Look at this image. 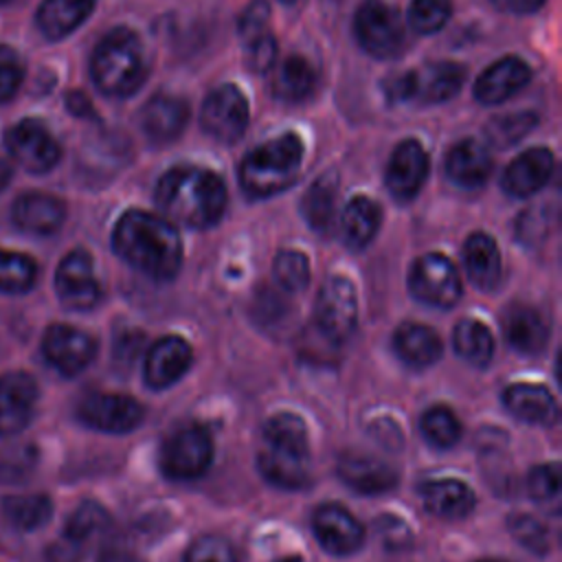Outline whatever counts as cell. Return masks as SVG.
<instances>
[{
	"instance_id": "obj_1",
	"label": "cell",
	"mask_w": 562,
	"mask_h": 562,
	"mask_svg": "<svg viewBox=\"0 0 562 562\" xmlns=\"http://www.w3.org/2000/svg\"><path fill=\"white\" fill-rule=\"evenodd\" d=\"M112 246L132 268L154 279H171L180 270V235L176 226L160 215L140 209L125 211L112 231Z\"/></svg>"
},
{
	"instance_id": "obj_2",
	"label": "cell",
	"mask_w": 562,
	"mask_h": 562,
	"mask_svg": "<svg viewBox=\"0 0 562 562\" xmlns=\"http://www.w3.org/2000/svg\"><path fill=\"white\" fill-rule=\"evenodd\" d=\"M160 211L189 228L213 226L226 209V187L222 178L202 167H173L156 184Z\"/></svg>"
},
{
	"instance_id": "obj_3",
	"label": "cell",
	"mask_w": 562,
	"mask_h": 562,
	"mask_svg": "<svg viewBox=\"0 0 562 562\" xmlns=\"http://www.w3.org/2000/svg\"><path fill=\"white\" fill-rule=\"evenodd\" d=\"M261 439L257 463L263 479L285 490L305 487L310 481V441L303 419L279 413L266 422Z\"/></svg>"
},
{
	"instance_id": "obj_4",
	"label": "cell",
	"mask_w": 562,
	"mask_h": 562,
	"mask_svg": "<svg viewBox=\"0 0 562 562\" xmlns=\"http://www.w3.org/2000/svg\"><path fill=\"white\" fill-rule=\"evenodd\" d=\"M94 86L108 97L134 94L147 77V55L138 35L130 29H112L94 46L90 59Z\"/></svg>"
},
{
	"instance_id": "obj_5",
	"label": "cell",
	"mask_w": 562,
	"mask_h": 562,
	"mask_svg": "<svg viewBox=\"0 0 562 562\" xmlns=\"http://www.w3.org/2000/svg\"><path fill=\"white\" fill-rule=\"evenodd\" d=\"M303 162V143L288 132L250 149L239 167L241 189L250 198H268L288 189Z\"/></svg>"
},
{
	"instance_id": "obj_6",
	"label": "cell",
	"mask_w": 562,
	"mask_h": 562,
	"mask_svg": "<svg viewBox=\"0 0 562 562\" xmlns=\"http://www.w3.org/2000/svg\"><path fill=\"white\" fill-rule=\"evenodd\" d=\"M465 79L463 66L454 61H432L389 83V94L400 101L441 103L454 97Z\"/></svg>"
},
{
	"instance_id": "obj_7",
	"label": "cell",
	"mask_w": 562,
	"mask_h": 562,
	"mask_svg": "<svg viewBox=\"0 0 562 562\" xmlns=\"http://www.w3.org/2000/svg\"><path fill=\"white\" fill-rule=\"evenodd\" d=\"M353 31L360 46L373 57H395L404 42L402 15L382 0H364L356 13Z\"/></svg>"
},
{
	"instance_id": "obj_8",
	"label": "cell",
	"mask_w": 562,
	"mask_h": 562,
	"mask_svg": "<svg viewBox=\"0 0 562 562\" xmlns=\"http://www.w3.org/2000/svg\"><path fill=\"white\" fill-rule=\"evenodd\" d=\"M213 459V443L206 430L198 426H189L176 430L171 437L165 439L158 465L162 474L171 481H191L204 474Z\"/></svg>"
},
{
	"instance_id": "obj_9",
	"label": "cell",
	"mask_w": 562,
	"mask_h": 562,
	"mask_svg": "<svg viewBox=\"0 0 562 562\" xmlns=\"http://www.w3.org/2000/svg\"><path fill=\"white\" fill-rule=\"evenodd\" d=\"M358 303L353 285L342 277L327 279L314 303V321L321 336L329 342L347 340L356 329Z\"/></svg>"
},
{
	"instance_id": "obj_10",
	"label": "cell",
	"mask_w": 562,
	"mask_h": 562,
	"mask_svg": "<svg viewBox=\"0 0 562 562\" xmlns=\"http://www.w3.org/2000/svg\"><path fill=\"white\" fill-rule=\"evenodd\" d=\"M411 294L432 307L448 310L461 299V281L454 263L439 255L430 252L419 257L408 274Z\"/></svg>"
},
{
	"instance_id": "obj_11",
	"label": "cell",
	"mask_w": 562,
	"mask_h": 562,
	"mask_svg": "<svg viewBox=\"0 0 562 562\" xmlns=\"http://www.w3.org/2000/svg\"><path fill=\"white\" fill-rule=\"evenodd\" d=\"M42 353L57 373L75 378L94 360L97 340L79 327L53 323L42 336Z\"/></svg>"
},
{
	"instance_id": "obj_12",
	"label": "cell",
	"mask_w": 562,
	"mask_h": 562,
	"mask_svg": "<svg viewBox=\"0 0 562 562\" xmlns=\"http://www.w3.org/2000/svg\"><path fill=\"white\" fill-rule=\"evenodd\" d=\"M55 292L59 303L72 312H88L101 301V285L88 250H70L57 266Z\"/></svg>"
},
{
	"instance_id": "obj_13",
	"label": "cell",
	"mask_w": 562,
	"mask_h": 562,
	"mask_svg": "<svg viewBox=\"0 0 562 562\" xmlns=\"http://www.w3.org/2000/svg\"><path fill=\"white\" fill-rule=\"evenodd\" d=\"M202 127L220 143H237L248 127V101L233 83L209 92L200 112Z\"/></svg>"
},
{
	"instance_id": "obj_14",
	"label": "cell",
	"mask_w": 562,
	"mask_h": 562,
	"mask_svg": "<svg viewBox=\"0 0 562 562\" xmlns=\"http://www.w3.org/2000/svg\"><path fill=\"white\" fill-rule=\"evenodd\" d=\"M4 145L9 156L31 173L50 171L61 156V149L48 127L33 119H24L9 127Z\"/></svg>"
},
{
	"instance_id": "obj_15",
	"label": "cell",
	"mask_w": 562,
	"mask_h": 562,
	"mask_svg": "<svg viewBox=\"0 0 562 562\" xmlns=\"http://www.w3.org/2000/svg\"><path fill=\"white\" fill-rule=\"evenodd\" d=\"M83 426L99 432H132L143 422V406L125 393H90L77 406Z\"/></svg>"
},
{
	"instance_id": "obj_16",
	"label": "cell",
	"mask_w": 562,
	"mask_h": 562,
	"mask_svg": "<svg viewBox=\"0 0 562 562\" xmlns=\"http://www.w3.org/2000/svg\"><path fill=\"white\" fill-rule=\"evenodd\" d=\"M40 386L26 371H7L0 375V439L15 437L35 417Z\"/></svg>"
},
{
	"instance_id": "obj_17",
	"label": "cell",
	"mask_w": 562,
	"mask_h": 562,
	"mask_svg": "<svg viewBox=\"0 0 562 562\" xmlns=\"http://www.w3.org/2000/svg\"><path fill=\"white\" fill-rule=\"evenodd\" d=\"M426 176H428L426 149L415 138L402 140L393 149L386 165V173H384V182L391 195L404 202L413 200L419 193Z\"/></svg>"
},
{
	"instance_id": "obj_18",
	"label": "cell",
	"mask_w": 562,
	"mask_h": 562,
	"mask_svg": "<svg viewBox=\"0 0 562 562\" xmlns=\"http://www.w3.org/2000/svg\"><path fill=\"white\" fill-rule=\"evenodd\" d=\"M312 531L318 544L334 555H349L364 540V529L353 518V514L331 503L316 507L312 516Z\"/></svg>"
},
{
	"instance_id": "obj_19",
	"label": "cell",
	"mask_w": 562,
	"mask_h": 562,
	"mask_svg": "<svg viewBox=\"0 0 562 562\" xmlns=\"http://www.w3.org/2000/svg\"><path fill=\"white\" fill-rule=\"evenodd\" d=\"M11 220L20 231L46 237L61 228L66 220V204L57 195L44 191H29L15 198Z\"/></svg>"
},
{
	"instance_id": "obj_20",
	"label": "cell",
	"mask_w": 562,
	"mask_h": 562,
	"mask_svg": "<svg viewBox=\"0 0 562 562\" xmlns=\"http://www.w3.org/2000/svg\"><path fill=\"white\" fill-rule=\"evenodd\" d=\"M193 351L180 336H165L147 351L143 375L151 389H167L191 367Z\"/></svg>"
},
{
	"instance_id": "obj_21",
	"label": "cell",
	"mask_w": 562,
	"mask_h": 562,
	"mask_svg": "<svg viewBox=\"0 0 562 562\" xmlns=\"http://www.w3.org/2000/svg\"><path fill=\"white\" fill-rule=\"evenodd\" d=\"M529 79L531 70L520 57H501L479 75L474 83V99L485 105L503 103L514 97Z\"/></svg>"
},
{
	"instance_id": "obj_22",
	"label": "cell",
	"mask_w": 562,
	"mask_h": 562,
	"mask_svg": "<svg viewBox=\"0 0 562 562\" xmlns=\"http://www.w3.org/2000/svg\"><path fill=\"white\" fill-rule=\"evenodd\" d=\"M553 173V154L542 147H533L516 156L503 173V189L514 198H527L540 191Z\"/></svg>"
},
{
	"instance_id": "obj_23",
	"label": "cell",
	"mask_w": 562,
	"mask_h": 562,
	"mask_svg": "<svg viewBox=\"0 0 562 562\" xmlns=\"http://www.w3.org/2000/svg\"><path fill=\"white\" fill-rule=\"evenodd\" d=\"M189 121V108L180 97L156 94L140 112V127L151 143L176 140Z\"/></svg>"
},
{
	"instance_id": "obj_24",
	"label": "cell",
	"mask_w": 562,
	"mask_h": 562,
	"mask_svg": "<svg viewBox=\"0 0 562 562\" xmlns=\"http://www.w3.org/2000/svg\"><path fill=\"white\" fill-rule=\"evenodd\" d=\"M338 476L360 494H380L397 483V474L389 463L356 452H347L338 459Z\"/></svg>"
},
{
	"instance_id": "obj_25",
	"label": "cell",
	"mask_w": 562,
	"mask_h": 562,
	"mask_svg": "<svg viewBox=\"0 0 562 562\" xmlns=\"http://www.w3.org/2000/svg\"><path fill=\"white\" fill-rule=\"evenodd\" d=\"M492 156L487 147L474 138L459 140L446 156V173L452 182L465 189H476L485 184L492 173Z\"/></svg>"
},
{
	"instance_id": "obj_26",
	"label": "cell",
	"mask_w": 562,
	"mask_h": 562,
	"mask_svg": "<svg viewBox=\"0 0 562 562\" xmlns=\"http://www.w3.org/2000/svg\"><path fill=\"white\" fill-rule=\"evenodd\" d=\"M503 334L509 347L520 353H538L547 345L549 327L542 314L527 305H512L503 316Z\"/></svg>"
},
{
	"instance_id": "obj_27",
	"label": "cell",
	"mask_w": 562,
	"mask_h": 562,
	"mask_svg": "<svg viewBox=\"0 0 562 562\" xmlns=\"http://www.w3.org/2000/svg\"><path fill=\"white\" fill-rule=\"evenodd\" d=\"M503 402L518 419L529 424L551 426L558 419V402L540 384L516 382L505 389Z\"/></svg>"
},
{
	"instance_id": "obj_28",
	"label": "cell",
	"mask_w": 562,
	"mask_h": 562,
	"mask_svg": "<svg viewBox=\"0 0 562 562\" xmlns=\"http://www.w3.org/2000/svg\"><path fill=\"white\" fill-rule=\"evenodd\" d=\"M422 498L424 507L446 520H459L472 514L476 505L474 492L457 479H441V481H430L422 487Z\"/></svg>"
},
{
	"instance_id": "obj_29",
	"label": "cell",
	"mask_w": 562,
	"mask_h": 562,
	"mask_svg": "<svg viewBox=\"0 0 562 562\" xmlns=\"http://www.w3.org/2000/svg\"><path fill=\"white\" fill-rule=\"evenodd\" d=\"M97 0H44L37 9V29L48 40H61L86 22Z\"/></svg>"
},
{
	"instance_id": "obj_30",
	"label": "cell",
	"mask_w": 562,
	"mask_h": 562,
	"mask_svg": "<svg viewBox=\"0 0 562 562\" xmlns=\"http://www.w3.org/2000/svg\"><path fill=\"white\" fill-rule=\"evenodd\" d=\"M395 353L413 369L430 367L441 356V338L435 329L417 323L402 325L393 336Z\"/></svg>"
},
{
	"instance_id": "obj_31",
	"label": "cell",
	"mask_w": 562,
	"mask_h": 562,
	"mask_svg": "<svg viewBox=\"0 0 562 562\" xmlns=\"http://www.w3.org/2000/svg\"><path fill=\"white\" fill-rule=\"evenodd\" d=\"M463 261L470 281L481 290L496 288L501 279V252L487 233H472L463 246Z\"/></svg>"
},
{
	"instance_id": "obj_32",
	"label": "cell",
	"mask_w": 562,
	"mask_h": 562,
	"mask_svg": "<svg viewBox=\"0 0 562 562\" xmlns=\"http://www.w3.org/2000/svg\"><path fill=\"white\" fill-rule=\"evenodd\" d=\"M382 222V211L378 202L364 195H356L342 211L340 217V233L349 248L360 250L364 248L378 233Z\"/></svg>"
},
{
	"instance_id": "obj_33",
	"label": "cell",
	"mask_w": 562,
	"mask_h": 562,
	"mask_svg": "<svg viewBox=\"0 0 562 562\" xmlns=\"http://www.w3.org/2000/svg\"><path fill=\"white\" fill-rule=\"evenodd\" d=\"M4 520L18 531H35L44 527L53 516V501L46 494H11L0 503Z\"/></svg>"
},
{
	"instance_id": "obj_34",
	"label": "cell",
	"mask_w": 562,
	"mask_h": 562,
	"mask_svg": "<svg viewBox=\"0 0 562 562\" xmlns=\"http://www.w3.org/2000/svg\"><path fill=\"white\" fill-rule=\"evenodd\" d=\"M314 88H316V70L301 55L285 57L279 70L274 72V81H272L274 97L288 103L305 101L314 92Z\"/></svg>"
},
{
	"instance_id": "obj_35",
	"label": "cell",
	"mask_w": 562,
	"mask_h": 562,
	"mask_svg": "<svg viewBox=\"0 0 562 562\" xmlns=\"http://www.w3.org/2000/svg\"><path fill=\"white\" fill-rule=\"evenodd\" d=\"M454 351L470 364L485 367L494 356V338L490 329L472 318H463L457 323L452 331Z\"/></svg>"
},
{
	"instance_id": "obj_36",
	"label": "cell",
	"mask_w": 562,
	"mask_h": 562,
	"mask_svg": "<svg viewBox=\"0 0 562 562\" xmlns=\"http://www.w3.org/2000/svg\"><path fill=\"white\" fill-rule=\"evenodd\" d=\"M37 272L31 255L0 248V294H26L37 283Z\"/></svg>"
},
{
	"instance_id": "obj_37",
	"label": "cell",
	"mask_w": 562,
	"mask_h": 562,
	"mask_svg": "<svg viewBox=\"0 0 562 562\" xmlns=\"http://www.w3.org/2000/svg\"><path fill=\"white\" fill-rule=\"evenodd\" d=\"M108 522H110V516L103 505H99L97 501H83L68 516L61 536L86 549V544H90L99 533L105 531Z\"/></svg>"
},
{
	"instance_id": "obj_38",
	"label": "cell",
	"mask_w": 562,
	"mask_h": 562,
	"mask_svg": "<svg viewBox=\"0 0 562 562\" xmlns=\"http://www.w3.org/2000/svg\"><path fill=\"white\" fill-rule=\"evenodd\" d=\"M419 428L424 439L439 450L452 448L461 437V424L448 406L428 408L419 419Z\"/></svg>"
},
{
	"instance_id": "obj_39",
	"label": "cell",
	"mask_w": 562,
	"mask_h": 562,
	"mask_svg": "<svg viewBox=\"0 0 562 562\" xmlns=\"http://www.w3.org/2000/svg\"><path fill=\"white\" fill-rule=\"evenodd\" d=\"M336 206V184L329 178L314 182L303 198V215L312 228L325 231Z\"/></svg>"
},
{
	"instance_id": "obj_40",
	"label": "cell",
	"mask_w": 562,
	"mask_h": 562,
	"mask_svg": "<svg viewBox=\"0 0 562 562\" xmlns=\"http://www.w3.org/2000/svg\"><path fill=\"white\" fill-rule=\"evenodd\" d=\"M37 448L33 443H9L0 450V483H18L33 474Z\"/></svg>"
},
{
	"instance_id": "obj_41",
	"label": "cell",
	"mask_w": 562,
	"mask_h": 562,
	"mask_svg": "<svg viewBox=\"0 0 562 562\" xmlns=\"http://www.w3.org/2000/svg\"><path fill=\"white\" fill-rule=\"evenodd\" d=\"M274 279L288 292H301L310 283V261L299 250H281L274 257Z\"/></svg>"
},
{
	"instance_id": "obj_42",
	"label": "cell",
	"mask_w": 562,
	"mask_h": 562,
	"mask_svg": "<svg viewBox=\"0 0 562 562\" xmlns=\"http://www.w3.org/2000/svg\"><path fill=\"white\" fill-rule=\"evenodd\" d=\"M452 13L450 0H413L408 9V24L419 35H430L443 29Z\"/></svg>"
},
{
	"instance_id": "obj_43",
	"label": "cell",
	"mask_w": 562,
	"mask_h": 562,
	"mask_svg": "<svg viewBox=\"0 0 562 562\" xmlns=\"http://www.w3.org/2000/svg\"><path fill=\"white\" fill-rule=\"evenodd\" d=\"M507 527L509 531L514 533V538L527 547L529 551L542 555L549 551V533H547V527L536 520L533 516H527V514H516L507 520Z\"/></svg>"
},
{
	"instance_id": "obj_44",
	"label": "cell",
	"mask_w": 562,
	"mask_h": 562,
	"mask_svg": "<svg viewBox=\"0 0 562 562\" xmlns=\"http://www.w3.org/2000/svg\"><path fill=\"white\" fill-rule=\"evenodd\" d=\"M184 562H237V555L224 538L202 536L189 547Z\"/></svg>"
},
{
	"instance_id": "obj_45",
	"label": "cell",
	"mask_w": 562,
	"mask_h": 562,
	"mask_svg": "<svg viewBox=\"0 0 562 562\" xmlns=\"http://www.w3.org/2000/svg\"><path fill=\"white\" fill-rule=\"evenodd\" d=\"M560 492V465L544 463L529 472L527 476V494L536 501H551Z\"/></svg>"
},
{
	"instance_id": "obj_46",
	"label": "cell",
	"mask_w": 562,
	"mask_h": 562,
	"mask_svg": "<svg viewBox=\"0 0 562 562\" xmlns=\"http://www.w3.org/2000/svg\"><path fill=\"white\" fill-rule=\"evenodd\" d=\"M533 123H536V119L531 114H509V116L490 121L487 134L498 145H507V143H516L520 136H525L533 127Z\"/></svg>"
},
{
	"instance_id": "obj_47",
	"label": "cell",
	"mask_w": 562,
	"mask_h": 562,
	"mask_svg": "<svg viewBox=\"0 0 562 562\" xmlns=\"http://www.w3.org/2000/svg\"><path fill=\"white\" fill-rule=\"evenodd\" d=\"M22 77L24 66L20 55L13 48L0 44V103L9 101L18 92Z\"/></svg>"
},
{
	"instance_id": "obj_48",
	"label": "cell",
	"mask_w": 562,
	"mask_h": 562,
	"mask_svg": "<svg viewBox=\"0 0 562 562\" xmlns=\"http://www.w3.org/2000/svg\"><path fill=\"white\" fill-rule=\"evenodd\" d=\"M277 57V42L266 31L252 40L246 42V64L255 72H266Z\"/></svg>"
},
{
	"instance_id": "obj_49",
	"label": "cell",
	"mask_w": 562,
	"mask_h": 562,
	"mask_svg": "<svg viewBox=\"0 0 562 562\" xmlns=\"http://www.w3.org/2000/svg\"><path fill=\"white\" fill-rule=\"evenodd\" d=\"M268 18H270V7H268L266 0L250 2L248 9L244 11V15L239 18V33H241V37L248 42V40L266 33Z\"/></svg>"
},
{
	"instance_id": "obj_50",
	"label": "cell",
	"mask_w": 562,
	"mask_h": 562,
	"mask_svg": "<svg viewBox=\"0 0 562 562\" xmlns=\"http://www.w3.org/2000/svg\"><path fill=\"white\" fill-rule=\"evenodd\" d=\"M378 525H380V536L389 549H402L411 542V531L402 520L393 516H382Z\"/></svg>"
},
{
	"instance_id": "obj_51",
	"label": "cell",
	"mask_w": 562,
	"mask_h": 562,
	"mask_svg": "<svg viewBox=\"0 0 562 562\" xmlns=\"http://www.w3.org/2000/svg\"><path fill=\"white\" fill-rule=\"evenodd\" d=\"M81 558H83V547L75 544L64 536L50 542L46 549V562H81Z\"/></svg>"
},
{
	"instance_id": "obj_52",
	"label": "cell",
	"mask_w": 562,
	"mask_h": 562,
	"mask_svg": "<svg viewBox=\"0 0 562 562\" xmlns=\"http://www.w3.org/2000/svg\"><path fill=\"white\" fill-rule=\"evenodd\" d=\"M97 562H145V560H143L140 555H136L134 551L125 549V547L110 544V547H105V549L99 553Z\"/></svg>"
},
{
	"instance_id": "obj_53",
	"label": "cell",
	"mask_w": 562,
	"mask_h": 562,
	"mask_svg": "<svg viewBox=\"0 0 562 562\" xmlns=\"http://www.w3.org/2000/svg\"><path fill=\"white\" fill-rule=\"evenodd\" d=\"M494 7L509 11V13H533L538 11L547 0H490Z\"/></svg>"
},
{
	"instance_id": "obj_54",
	"label": "cell",
	"mask_w": 562,
	"mask_h": 562,
	"mask_svg": "<svg viewBox=\"0 0 562 562\" xmlns=\"http://www.w3.org/2000/svg\"><path fill=\"white\" fill-rule=\"evenodd\" d=\"M11 178H13V167H11V160H9V158H4V156H0V193H2V191L9 187Z\"/></svg>"
},
{
	"instance_id": "obj_55",
	"label": "cell",
	"mask_w": 562,
	"mask_h": 562,
	"mask_svg": "<svg viewBox=\"0 0 562 562\" xmlns=\"http://www.w3.org/2000/svg\"><path fill=\"white\" fill-rule=\"evenodd\" d=\"M479 562H503V560H479Z\"/></svg>"
},
{
	"instance_id": "obj_56",
	"label": "cell",
	"mask_w": 562,
	"mask_h": 562,
	"mask_svg": "<svg viewBox=\"0 0 562 562\" xmlns=\"http://www.w3.org/2000/svg\"><path fill=\"white\" fill-rule=\"evenodd\" d=\"M283 2H288V4H290V2H296V0H283Z\"/></svg>"
},
{
	"instance_id": "obj_57",
	"label": "cell",
	"mask_w": 562,
	"mask_h": 562,
	"mask_svg": "<svg viewBox=\"0 0 562 562\" xmlns=\"http://www.w3.org/2000/svg\"><path fill=\"white\" fill-rule=\"evenodd\" d=\"M2 2H7V0H0V4H2Z\"/></svg>"
}]
</instances>
